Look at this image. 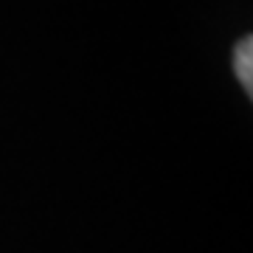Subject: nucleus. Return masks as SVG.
Returning <instances> with one entry per match:
<instances>
[{
	"mask_svg": "<svg viewBox=\"0 0 253 253\" xmlns=\"http://www.w3.org/2000/svg\"><path fill=\"white\" fill-rule=\"evenodd\" d=\"M234 68H236V79L245 84V90H253V40L245 37L242 42L236 45L234 54Z\"/></svg>",
	"mask_w": 253,
	"mask_h": 253,
	"instance_id": "1",
	"label": "nucleus"
}]
</instances>
